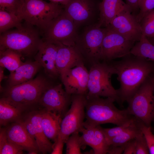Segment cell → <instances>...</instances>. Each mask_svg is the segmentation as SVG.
Instances as JSON below:
<instances>
[{
  "instance_id": "8992f818",
  "label": "cell",
  "mask_w": 154,
  "mask_h": 154,
  "mask_svg": "<svg viewBox=\"0 0 154 154\" xmlns=\"http://www.w3.org/2000/svg\"><path fill=\"white\" fill-rule=\"evenodd\" d=\"M114 74L115 70L110 62L100 61L91 65L86 95L112 98L120 102L118 90L114 88L111 82Z\"/></svg>"
},
{
  "instance_id": "2e32d148",
  "label": "cell",
  "mask_w": 154,
  "mask_h": 154,
  "mask_svg": "<svg viewBox=\"0 0 154 154\" xmlns=\"http://www.w3.org/2000/svg\"><path fill=\"white\" fill-rule=\"evenodd\" d=\"M57 50V44L42 40L35 56V61L44 68L46 74L52 79L60 76L56 64Z\"/></svg>"
},
{
  "instance_id": "7a4b0ae2",
  "label": "cell",
  "mask_w": 154,
  "mask_h": 154,
  "mask_svg": "<svg viewBox=\"0 0 154 154\" xmlns=\"http://www.w3.org/2000/svg\"><path fill=\"white\" fill-rule=\"evenodd\" d=\"M86 97V120L84 123L86 128L107 123L119 125L134 117L127 108L122 110L117 109L114 103L116 101L113 98L104 99L99 96L87 95Z\"/></svg>"
},
{
  "instance_id": "44dd1931",
  "label": "cell",
  "mask_w": 154,
  "mask_h": 154,
  "mask_svg": "<svg viewBox=\"0 0 154 154\" xmlns=\"http://www.w3.org/2000/svg\"><path fill=\"white\" fill-rule=\"evenodd\" d=\"M100 17L97 25L107 27L112 20L121 12L132 11L122 0H102L99 6Z\"/></svg>"
},
{
  "instance_id": "7bdbcfd3",
  "label": "cell",
  "mask_w": 154,
  "mask_h": 154,
  "mask_svg": "<svg viewBox=\"0 0 154 154\" xmlns=\"http://www.w3.org/2000/svg\"><path fill=\"white\" fill-rule=\"evenodd\" d=\"M149 41L154 45V36L149 38H147Z\"/></svg>"
},
{
  "instance_id": "8d00e7d4",
  "label": "cell",
  "mask_w": 154,
  "mask_h": 154,
  "mask_svg": "<svg viewBox=\"0 0 154 154\" xmlns=\"http://www.w3.org/2000/svg\"><path fill=\"white\" fill-rule=\"evenodd\" d=\"M65 142L58 135L56 141L53 145L52 151L51 154H61L62 153L64 145Z\"/></svg>"
},
{
  "instance_id": "d6986e66",
  "label": "cell",
  "mask_w": 154,
  "mask_h": 154,
  "mask_svg": "<svg viewBox=\"0 0 154 154\" xmlns=\"http://www.w3.org/2000/svg\"><path fill=\"white\" fill-rule=\"evenodd\" d=\"M56 44L58 50L56 64L60 75L68 69L84 63L82 55L75 46Z\"/></svg>"
},
{
  "instance_id": "60d3db41",
  "label": "cell",
  "mask_w": 154,
  "mask_h": 154,
  "mask_svg": "<svg viewBox=\"0 0 154 154\" xmlns=\"http://www.w3.org/2000/svg\"><path fill=\"white\" fill-rule=\"evenodd\" d=\"M50 2L57 3H60L64 6L66 5L69 2L70 0H48Z\"/></svg>"
},
{
  "instance_id": "ee69618b",
  "label": "cell",
  "mask_w": 154,
  "mask_h": 154,
  "mask_svg": "<svg viewBox=\"0 0 154 154\" xmlns=\"http://www.w3.org/2000/svg\"><path fill=\"white\" fill-rule=\"evenodd\" d=\"M153 88H154V83H153ZM153 120H154V118Z\"/></svg>"
},
{
  "instance_id": "3957f363",
  "label": "cell",
  "mask_w": 154,
  "mask_h": 154,
  "mask_svg": "<svg viewBox=\"0 0 154 154\" xmlns=\"http://www.w3.org/2000/svg\"><path fill=\"white\" fill-rule=\"evenodd\" d=\"M41 36L38 29L25 21L21 27L0 34V50L9 49L19 53L22 56H31L38 51L42 40Z\"/></svg>"
},
{
  "instance_id": "e575fe53",
  "label": "cell",
  "mask_w": 154,
  "mask_h": 154,
  "mask_svg": "<svg viewBox=\"0 0 154 154\" xmlns=\"http://www.w3.org/2000/svg\"><path fill=\"white\" fill-rule=\"evenodd\" d=\"M154 9V0H140L139 12L135 16L140 23L143 18L149 12Z\"/></svg>"
},
{
  "instance_id": "9c48e42d",
  "label": "cell",
  "mask_w": 154,
  "mask_h": 154,
  "mask_svg": "<svg viewBox=\"0 0 154 154\" xmlns=\"http://www.w3.org/2000/svg\"><path fill=\"white\" fill-rule=\"evenodd\" d=\"M86 95H71L70 108L62 118L58 136L65 142L70 135L80 132L85 118Z\"/></svg>"
},
{
  "instance_id": "9a60e30c",
  "label": "cell",
  "mask_w": 154,
  "mask_h": 154,
  "mask_svg": "<svg viewBox=\"0 0 154 154\" xmlns=\"http://www.w3.org/2000/svg\"><path fill=\"white\" fill-rule=\"evenodd\" d=\"M30 135L35 140L40 152L51 153L53 144L45 135L41 123V112H33L22 121Z\"/></svg>"
},
{
  "instance_id": "cb8c5ba5",
  "label": "cell",
  "mask_w": 154,
  "mask_h": 154,
  "mask_svg": "<svg viewBox=\"0 0 154 154\" xmlns=\"http://www.w3.org/2000/svg\"><path fill=\"white\" fill-rule=\"evenodd\" d=\"M24 109L7 98L0 100V124L5 125L8 123L20 120Z\"/></svg>"
},
{
  "instance_id": "f546056e",
  "label": "cell",
  "mask_w": 154,
  "mask_h": 154,
  "mask_svg": "<svg viewBox=\"0 0 154 154\" xmlns=\"http://www.w3.org/2000/svg\"><path fill=\"white\" fill-rule=\"evenodd\" d=\"M140 24L143 35L147 38L154 36V9L143 18Z\"/></svg>"
},
{
  "instance_id": "4fadbf2b",
  "label": "cell",
  "mask_w": 154,
  "mask_h": 154,
  "mask_svg": "<svg viewBox=\"0 0 154 154\" xmlns=\"http://www.w3.org/2000/svg\"><path fill=\"white\" fill-rule=\"evenodd\" d=\"M64 89L71 94L86 95L89 71L84 63L68 69L60 75Z\"/></svg>"
},
{
  "instance_id": "603a6c76",
  "label": "cell",
  "mask_w": 154,
  "mask_h": 154,
  "mask_svg": "<svg viewBox=\"0 0 154 154\" xmlns=\"http://www.w3.org/2000/svg\"><path fill=\"white\" fill-rule=\"evenodd\" d=\"M42 126L46 136L54 142L57 140L62 118L53 112L45 110L41 112Z\"/></svg>"
},
{
  "instance_id": "30bf717a",
  "label": "cell",
  "mask_w": 154,
  "mask_h": 154,
  "mask_svg": "<svg viewBox=\"0 0 154 154\" xmlns=\"http://www.w3.org/2000/svg\"><path fill=\"white\" fill-rule=\"evenodd\" d=\"M105 33V28L96 25L87 28L81 36H78L75 46L84 61L91 65L101 61V47Z\"/></svg>"
},
{
  "instance_id": "484cf974",
  "label": "cell",
  "mask_w": 154,
  "mask_h": 154,
  "mask_svg": "<svg viewBox=\"0 0 154 154\" xmlns=\"http://www.w3.org/2000/svg\"><path fill=\"white\" fill-rule=\"evenodd\" d=\"M131 54L154 62V45L143 35L132 48Z\"/></svg>"
},
{
  "instance_id": "52a82bcc",
  "label": "cell",
  "mask_w": 154,
  "mask_h": 154,
  "mask_svg": "<svg viewBox=\"0 0 154 154\" xmlns=\"http://www.w3.org/2000/svg\"><path fill=\"white\" fill-rule=\"evenodd\" d=\"M52 85L45 78L38 76L22 84L8 86L4 90V96L24 110L38 103L45 90Z\"/></svg>"
},
{
  "instance_id": "e0dca14e",
  "label": "cell",
  "mask_w": 154,
  "mask_h": 154,
  "mask_svg": "<svg viewBox=\"0 0 154 154\" xmlns=\"http://www.w3.org/2000/svg\"><path fill=\"white\" fill-rule=\"evenodd\" d=\"M8 140L21 146L29 154H37L40 151L35 140L30 135L22 121L13 123L7 129Z\"/></svg>"
},
{
  "instance_id": "83f0119b",
  "label": "cell",
  "mask_w": 154,
  "mask_h": 154,
  "mask_svg": "<svg viewBox=\"0 0 154 154\" xmlns=\"http://www.w3.org/2000/svg\"><path fill=\"white\" fill-rule=\"evenodd\" d=\"M141 133L142 131L137 124L136 119V122L134 125L120 134L107 141L109 146L123 145L135 139Z\"/></svg>"
},
{
  "instance_id": "4316f807",
  "label": "cell",
  "mask_w": 154,
  "mask_h": 154,
  "mask_svg": "<svg viewBox=\"0 0 154 154\" xmlns=\"http://www.w3.org/2000/svg\"><path fill=\"white\" fill-rule=\"evenodd\" d=\"M22 20L18 15L0 9V34L12 28L21 27Z\"/></svg>"
},
{
  "instance_id": "5b68a950",
  "label": "cell",
  "mask_w": 154,
  "mask_h": 154,
  "mask_svg": "<svg viewBox=\"0 0 154 154\" xmlns=\"http://www.w3.org/2000/svg\"><path fill=\"white\" fill-rule=\"evenodd\" d=\"M154 72L145 80L127 102L129 113L146 126H151L154 118Z\"/></svg>"
},
{
  "instance_id": "d590c367",
  "label": "cell",
  "mask_w": 154,
  "mask_h": 154,
  "mask_svg": "<svg viewBox=\"0 0 154 154\" xmlns=\"http://www.w3.org/2000/svg\"><path fill=\"white\" fill-rule=\"evenodd\" d=\"M135 154L149 153L145 139L142 132L135 138Z\"/></svg>"
},
{
  "instance_id": "f35d334b",
  "label": "cell",
  "mask_w": 154,
  "mask_h": 154,
  "mask_svg": "<svg viewBox=\"0 0 154 154\" xmlns=\"http://www.w3.org/2000/svg\"><path fill=\"white\" fill-rule=\"evenodd\" d=\"M125 145L120 146H110L107 154H121L123 153Z\"/></svg>"
},
{
  "instance_id": "ffe728a7",
  "label": "cell",
  "mask_w": 154,
  "mask_h": 154,
  "mask_svg": "<svg viewBox=\"0 0 154 154\" xmlns=\"http://www.w3.org/2000/svg\"><path fill=\"white\" fill-rule=\"evenodd\" d=\"M64 6V12L77 27L88 22L94 14V9L89 0H70Z\"/></svg>"
},
{
  "instance_id": "d4e9b609",
  "label": "cell",
  "mask_w": 154,
  "mask_h": 154,
  "mask_svg": "<svg viewBox=\"0 0 154 154\" xmlns=\"http://www.w3.org/2000/svg\"><path fill=\"white\" fill-rule=\"evenodd\" d=\"M22 57L19 53L9 49L0 50V66L12 72L23 63Z\"/></svg>"
},
{
  "instance_id": "8fae6325",
  "label": "cell",
  "mask_w": 154,
  "mask_h": 154,
  "mask_svg": "<svg viewBox=\"0 0 154 154\" xmlns=\"http://www.w3.org/2000/svg\"><path fill=\"white\" fill-rule=\"evenodd\" d=\"M136 42L106 27L101 47L100 61L110 62L128 55L131 54V50Z\"/></svg>"
},
{
  "instance_id": "836d02e7",
  "label": "cell",
  "mask_w": 154,
  "mask_h": 154,
  "mask_svg": "<svg viewBox=\"0 0 154 154\" xmlns=\"http://www.w3.org/2000/svg\"><path fill=\"white\" fill-rule=\"evenodd\" d=\"M24 0H0V9L18 15Z\"/></svg>"
},
{
  "instance_id": "b9f144b4",
  "label": "cell",
  "mask_w": 154,
  "mask_h": 154,
  "mask_svg": "<svg viewBox=\"0 0 154 154\" xmlns=\"http://www.w3.org/2000/svg\"><path fill=\"white\" fill-rule=\"evenodd\" d=\"M5 68L0 66V83L3 80L7 78L8 77L5 76L4 74V70Z\"/></svg>"
},
{
  "instance_id": "74e56055",
  "label": "cell",
  "mask_w": 154,
  "mask_h": 154,
  "mask_svg": "<svg viewBox=\"0 0 154 154\" xmlns=\"http://www.w3.org/2000/svg\"><path fill=\"white\" fill-rule=\"evenodd\" d=\"M135 138L132 139L125 144L123 154H135Z\"/></svg>"
},
{
  "instance_id": "1f68e13d",
  "label": "cell",
  "mask_w": 154,
  "mask_h": 154,
  "mask_svg": "<svg viewBox=\"0 0 154 154\" xmlns=\"http://www.w3.org/2000/svg\"><path fill=\"white\" fill-rule=\"evenodd\" d=\"M136 119L134 117L124 123L116 127L109 128H102L106 140L112 138L120 134L134 125L136 123Z\"/></svg>"
},
{
  "instance_id": "ba28073f",
  "label": "cell",
  "mask_w": 154,
  "mask_h": 154,
  "mask_svg": "<svg viewBox=\"0 0 154 154\" xmlns=\"http://www.w3.org/2000/svg\"><path fill=\"white\" fill-rule=\"evenodd\" d=\"M77 28L73 20L63 11L41 33L42 39L55 44L75 46L78 36Z\"/></svg>"
},
{
  "instance_id": "d6a6232c",
  "label": "cell",
  "mask_w": 154,
  "mask_h": 154,
  "mask_svg": "<svg viewBox=\"0 0 154 154\" xmlns=\"http://www.w3.org/2000/svg\"><path fill=\"white\" fill-rule=\"evenodd\" d=\"M136 119L137 124L145 139L149 153L154 154V135L151 131V127L146 126L141 121Z\"/></svg>"
},
{
  "instance_id": "7c38bea8",
  "label": "cell",
  "mask_w": 154,
  "mask_h": 154,
  "mask_svg": "<svg viewBox=\"0 0 154 154\" xmlns=\"http://www.w3.org/2000/svg\"><path fill=\"white\" fill-rule=\"evenodd\" d=\"M38 103L45 110L54 113L62 118L71 103V95L67 93L61 84L49 86L43 93Z\"/></svg>"
},
{
  "instance_id": "ab89813d",
  "label": "cell",
  "mask_w": 154,
  "mask_h": 154,
  "mask_svg": "<svg viewBox=\"0 0 154 154\" xmlns=\"http://www.w3.org/2000/svg\"><path fill=\"white\" fill-rule=\"evenodd\" d=\"M126 3L131 9L132 12L139 10L140 0H125Z\"/></svg>"
},
{
  "instance_id": "7402d4cb",
  "label": "cell",
  "mask_w": 154,
  "mask_h": 154,
  "mask_svg": "<svg viewBox=\"0 0 154 154\" xmlns=\"http://www.w3.org/2000/svg\"><path fill=\"white\" fill-rule=\"evenodd\" d=\"M41 67L36 61L23 62L14 71L10 73L8 78V86H15L32 80Z\"/></svg>"
},
{
  "instance_id": "4dcf8cb0",
  "label": "cell",
  "mask_w": 154,
  "mask_h": 154,
  "mask_svg": "<svg viewBox=\"0 0 154 154\" xmlns=\"http://www.w3.org/2000/svg\"><path fill=\"white\" fill-rule=\"evenodd\" d=\"M79 132L72 133L66 141V154H81V145Z\"/></svg>"
},
{
  "instance_id": "6da1fadb",
  "label": "cell",
  "mask_w": 154,
  "mask_h": 154,
  "mask_svg": "<svg viewBox=\"0 0 154 154\" xmlns=\"http://www.w3.org/2000/svg\"><path fill=\"white\" fill-rule=\"evenodd\" d=\"M120 83V103L127 101L154 72V62L130 54L119 60L110 62Z\"/></svg>"
},
{
  "instance_id": "277c9868",
  "label": "cell",
  "mask_w": 154,
  "mask_h": 154,
  "mask_svg": "<svg viewBox=\"0 0 154 154\" xmlns=\"http://www.w3.org/2000/svg\"><path fill=\"white\" fill-rule=\"evenodd\" d=\"M63 11L58 3L43 0H24L18 15L26 23L37 27L41 33Z\"/></svg>"
},
{
  "instance_id": "ac0fdd59",
  "label": "cell",
  "mask_w": 154,
  "mask_h": 154,
  "mask_svg": "<svg viewBox=\"0 0 154 154\" xmlns=\"http://www.w3.org/2000/svg\"><path fill=\"white\" fill-rule=\"evenodd\" d=\"M80 132L82 134L80 137L81 149L88 145L92 149L94 154L107 153L110 146L100 125L92 128L84 127Z\"/></svg>"
},
{
  "instance_id": "5bb4252c",
  "label": "cell",
  "mask_w": 154,
  "mask_h": 154,
  "mask_svg": "<svg viewBox=\"0 0 154 154\" xmlns=\"http://www.w3.org/2000/svg\"><path fill=\"white\" fill-rule=\"evenodd\" d=\"M131 11H123L116 16L106 27L135 42L143 35L141 25Z\"/></svg>"
},
{
  "instance_id": "f1b7e54d",
  "label": "cell",
  "mask_w": 154,
  "mask_h": 154,
  "mask_svg": "<svg viewBox=\"0 0 154 154\" xmlns=\"http://www.w3.org/2000/svg\"><path fill=\"white\" fill-rule=\"evenodd\" d=\"M7 128H0V154H21L24 150L21 146L9 141L7 138Z\"/></svg>"
}]
</instances>
